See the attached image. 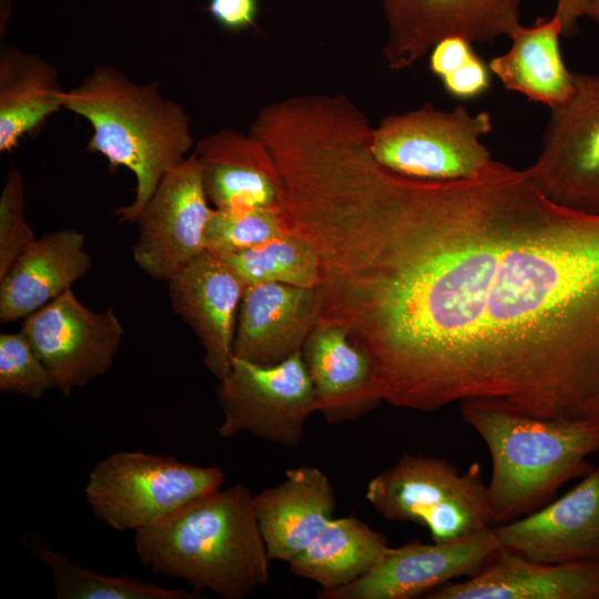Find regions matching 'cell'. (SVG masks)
<instances>
[{"label": "cell", "mask_w": 599, "mask_h": 599, "mask_svg": "<svg viewBox=\"0 0 599 599\" xmlns=\"http://www.w3.org/2000/svg\"><path fill=\"white\" fill-rule=\"evenodd\" d=\"M493 527L460 539L390 547L378 565L356 581L321 599H413L459 577L478 572L500 549Z\"/></svg>", "instance_id": "cell-13"}, {"label": "cell", "mask_w": 599, "mask_h": 599, "mask_svg": "<svg viewBox=\"0 0 599 599\" xmlns=\"http://www.w3.org/2000/svg\"><path fill=\"white\" fill-rule=\"evenodd\" d=\"M213 210L193 152L165 174L134 222L138 237L132 252L138 267L152 280L167 282L204 251Z\"/></svg>", "instance_id": "cell-11"}, {"label": "cell", "mask_w": 599, "mask_h": 599, "mask_svg": "<svg viewBox=\"0 0 599 599\" xmlns=\"http://www.w3.org/2000/svg\"><path fill=\"white\" fill-rule=\"evenodd\" d=\"M427 599H599V562L546 564L500 548L475 575Z\"/></svg>", "instance_id": "cell-17"}, {"label": "cell", "mask_w": 599, "mask_h": 599, "mask_svg": "<svg viewBox=\"0 0 599 599\" xmlns=\"http://www.w3.org/2000/svg\"><path fill=\"white\" fill-rule=\"evenodd\" d=\"M215 255L244 285L282 283L314 288L317 282L316 254L304 238L292 231L250 248Z\"/></svg>", "instance_id": "cell-26"}, {"label": "cell", "mask_w": 599, "mask_h": 599, "mask_svg": "<svg viewBox=\"0 0 599 599\" xmlns=\"http://www.w3.org/2000/svg\"><path fill=\"white\" fill-rule=\"evenodd\" d=\"M252 497L243 484L220 488L134 531L140 561L222 599H241L266 586L271 558Z\"/></svg>", "instance_id": "cell-2"}, {"label": "cell", "mask_w": 599, "mask_h": 599, "mask_svg": "<svg viewBox=\"0 0 599 599\" xmlns=\"http://www.w3.org/2000/svg\"><path fill=\"white\" fill-rule=\"evenodd\" d=\"M172 312L194 332L204 365L217 379L232 366L244 283L217 255L202 251L167 281Z\"/></svg>", "instance_id": "cell-15"}, {"label": "cell", "mask_w": 599, "mask_h": 599, "mask_svg": "<svg viewBox=\"0 0 599 599\" xmlns=\"http://www.w3.org/2000/svg\"><path fill=\"white\" fill-rule=\"evenodd\" d=\"M491 129L487 111L471 114L461 104L444 111L427 103L382 120L373 128L370 151L378 163L402 175L473 179L502 165L481 142Z\"/></svg>", "instance_id": "cell-7"}, {"label": "cell", "mask_w": 599, "mask_h": 599, "mask_svg": "<svg viewBox=\"0 0 599 599\" xmlns=\"http://www.w3.org/2000/svg\"><path fill=\"white\" fill-rule=\"evenodd\" d=\"M26 550L47 567L58 599H199L200 592L161 587L130 576H109L87 569L48 547L35 532L23 539Z\"/></svg>", "instance_id": "cell-25"}, {"label": "cell", "mask_w": 599, "mask_h": 599, "mask_svg": "<svg viewBox=\"0 0 599 599\" xmlns=\"http://www.w3.org/2000/svg\"><path fill=\"white\" fill-rule=\"evenodd\" d=\"M281 205L213 210L204 231V250L214 254L250 248L290 233Z\"/></svg>", "instance_id": "cell-27"}, {"label": "cell", "mask_w": 599, "mask_h": 599, "mask_svg": "<svg viewBox=\"0 0 599 599\" xmlns=\"http://www.w3.org/2000/svg\"><path fill=\"white\" fill-rule=\"evenodd\" d=\"M586 17L599 24V0L592 1Z\"/></svg>", "instance_id": "cell-34"}, {"label": "cell", "mask_w": 599, "mask_h": 599, "mask_svg": "<svg viewBox=\"0 0 599 599\" xmlns=\"http://www.w3.org/2000/svg\"><path fill=\"white\" fill-rule=\"evenodd\" d=\"M63 108L92 128L87 150L111 166L129 169L135 195L115 210L120 222L134 223L161 180L182 163L193 146L191 118L156 82L139 83L113 65L95 67L65 91Z\"/></svg>", "instance_id": "cell-3"}, {"label": "cell", "mask_w": 599, "mask_h": 599, "mask_svg": "<svg viewBox=\"0 0 599 599\" xmlns=\"http://www.w3.org/2000/svg\"><path fill=\"white\" fill-rule=\"evenodd\" d=\"M593 0H556L554 17L562 30V37L572 38L578 32L579 21L587 16Z\"/></svg>", "instance_id": "cell-33"}, {"label": "cell", "mask_w": 599, "mask_h": 599, "mask_svg": "<svg viewBox=\"0 0 599 599\" xmlns=\"http://www.w3.org/2000/svg\"><path fill=\"white\" fill-rule=\"evenodd\" d=\"M314 288L247 284L240 302L233 356L268 366L302 352L315 326Z\"/></svg>", "instance_id": "cell-16"}, {"label": "cell", "mask_w": 599, "mask_h": 599, "mask_svg": "<svg viewBox=\"0 0 599 599\" xmlns=\"http://www.w3.org/2000/svg\"><path fill=\"white\" fill-rule=\"evenodd\" d=\"M524 0H383L388 67L406 69L441 39L471 43L508 37L519 27Z\"/></svg>", "instance_id": "cell-12"}, {"label": "cell", "mask_w": 599, "mask_h": 599, "mask_svg": "<svg viewBox=\"0 0 599 599\" xmlns=\"http://www.w3.org/2000/svg\"><path fill=\"white\" fill-rule=\"evenodd\" d=\"M207 12L229 31H242L254 26L258 14L257 0H209Z\"/></svg>", "instance_id": "cell-31"}, {"label": "cell", "mask_w": 599, "mask_h": 599, "mask_svg": "<svg viewBox=\"0 0 599 599\" xmlns=\"http://www.w3.org/2000/svg\"><path fill=\"white\" fill-rule=\"evenodd\" d=\"M85 235L62 229L37 237L0 278V322L24 319L92 267Z\"/></svg>", "instance_id": "cell-21"}, {"label": "cell", "mask_w": 599, "mask_h": 599, "mask_svg": "<svg viewBox=\"0 0 599 599\" xmlns=\"http://www.w3.org/2000/svg\"><path fill=\"white\" fill-rule=\"evenodd\" d=\"M24 203L23 175L18 169L11 167L0 195V278L37 238L27 222Z\"/></svg>", "instance_id": "cell-29"}, {"label": "cell", "mask_w": 599, "mask_h": 599, "mask_svg": "<svg viewBox=\"0 0 599 599\" xmlns=\"http://www.w3.org/2000/svg\"><path fill=\"white\" fill-rule=\"evenodd\" d=\"M459 406L490 454L487 490L494 525L537 510L567 481L592 469L587 458L599 451L597 424L540 418L489 399Z\"/></svg>", "instance_id": "cell-4"}, {"label": "cell", "mask_w": 599, "mask_h": 599, "mask_svg": "<svg viewBox=\"0 0 599 599\" xmlns=\"http://www.w3.org/2000/svg\"><path fill=\"white\" fill-rule=\"evenodd\" d=\"M390 547L387 538L356 517L334 518L288 565L292 575L319 590L347 586L374 569Z\"/></svg>", "instance_id": "cell-24"}, {"label": "cell", "mask_w": 599, "mask_h": 599, "mask_svg": "<svg viewBox=\"0 0 599 599\" xmlns=\"http://www.w3.org/2000/svg\"><path fill=\"white\" fill-rule=\"evenodd\" d=\"M21 332L64 397L111 368L124 336L113 307L94 312L72 288L26 317Z\"/></svg>", "instance_id": "cell-10"}, {"label": "cell", "mask_w": 599, "mask_h": 599, "mask_svg": "<svg viewBox=\"0 0 599 599\" xmlns=\"http://www.w3.org/2000/svg\"><path fill=\"white\" fill-rule=\"evenodd\" d=\"M365 498L386 520L426 527L436 542L493 527L479 463L459 471L446 459L403 453L368 481Z\"/></svg>", "instance_id": "cell-5"}, {"label": "cell", "mask_w": 599, "mask_h": 599, "mask_svg": "<svg viewBox=\"0 0 599 599\" xmlns=\"http://www.w3.org/2000/svg\"><path fill=\"white\" fill-rule=\"evenodd\" d=\"M525 171L554 202L599 214V74L575 73L572 95L550 109L541 150Z\"/></svg>", "instance_id": "cell-9"}, {"label": "cell", "mask_w": 599, "mask_h": 599, "mask_svg": "<svg viewBox=\"0 0 599 599\" xmlns=\"http://www.w3.org/2000/svg\"><path fill=\"white\" fill-rule=\"evenodd\" d=\"M493 529L501 548L535 561L599 562V467L546 507Z\"/></svg>", "instance_id": "cell-14"}, {"label": "cell", "mask_w": 599, "mask_h": 599, "mask_svg": "<svg viewBox=\"0 0 599 599\" xmlns=\"http://www.w3.org/2000/svg\"><path fill=\"white\" fill-rule=\"evenodd\" d=\"M316 412L327 423L362 418L382 402L373 364L337 327L315 326L302 348Z\"/></svg>", "instance_id": "cell-19"}, {"label": "cell", "mask_w": 599, "mask_h": 599, "mask_svg": "<svg viewBox=\"0 0 599 599\" xmlns=\"http://www.w3.org/2000/svg\"><path fill=\"white\" fill-rule=\"evenodd\" d=\"M475 54L471 42L450 35L438 41L429 53V69L439 79L453 72Z\"/></svg>", "instance_id": "cell-32"}, {"label": "cell", "mask_w": 599, "mask_h": 599, "mask_svg": "<svg viewBox=\"0 0 599 599\" xmlns=\"http://www.w3.org/2000/svg\"><path fill=\"white\" fill-rule=\"evenodd\" d=\"M224 471L174 456L116 451L95 464L84 494L94 516L114 530L149 527L219 490Z\"/></svg>", "instance_id": "cell-6"}, {"label": "cell", "mask_w": 599, "mask_h": 599, "mask_svg": "<svg viewBox=\"0 0 599 599\" xmlns=\"http://www.w3.org/2000/svg\"><path fill=\"white\" fill-rule=\"evenodd\" d=\"M491 74L488 63L475 53L440 81L445 91L451 97L458 100H471L489 90Z\"/></svg>", "instance_id": "cell-30"}, {"label": "cell", "mask_w": 599, "mask_h": 599, "mask_svg": "<svg viewBox=\"0 0 599 599\" xmlns=\"http://www.w3.org/2000/svg\"><path fill=\"white\" fill-rule=\"evenodd\" d=\"M217 382L223 412V422L216 427L219 437L248 433L280 446L302 444L306 422L316 412L302 352L268 366L233 356L231 370Z\"/></svg>", "instance_id": "cell-8"}, {"label": "cell", "mask_w": 599, "mask_h": 599, "mask_svg": "<svg viewBox=\"0 0 599 599\" xmlns=\"http://www.w3.org/2000/svg\"><path fill=\"white\" fill-rule=\"evenodd\" d=\"M64 93L51 62L16 45H2L0 152L13 150L23 136L41 129L52 114L64 109Z\"/></svg>", "instance_id": "cell-23"}, {"label": "cell", "mask_w": 599, "mask_h": 599, "mask_svg": "<svg viewBox=\"0 0 599 599\" xmlns=\"http://www.w3.org/2000/svg\"><path fill=\"white\" fill-rule=\"evenodd\" d=\"M209 202L216 210L281 205L277 170L267 150L250 134L220 130L200 140L194 151Z\"/></svg>", "instance_id": "cell-20"}, {"label": "cell", "mask_w": 599, "mask_h": 599, "mask_svg": "<svg viewBox=\"0 0 599 599\" xmlns=\"http://www.w3.org/2000/svg\"><path fill=\"white\" fill-rule=\"evenodd\" d=\"M561 35V24L554 16L520 24L509 35L508 51L490 59L489 69L507 90L549 109L560 106L575 90V72L564 62Z\"/></svg>", "instance_id": "cell-22"}, {"label": "cell", "mask_w": 599, "mask_h": 599, "mask_svg": "<svg viewBox=\"0 0 599 599\" xmlns=\"http://www.w3.org/2000/svg\"><path fill=\"white\" fill-rule=\"evenodd\" d=\"M54 388L53 378L27 336L0 334V392L38 399Z\"/></svg>", "instance_id": "cell-28"}, {"label": "cell", "mask_w": 599, "mask_h": 599, "mask_svg": "<svg viewBox=\"0 0 599 599\" xmlns=\"http://www.w3.org/2000/svg\"><path fill=\"white\" fill-rule=\"evenodd\" d=\"M271 560L290 562L335 518L336 495L318 467L285 470L284 479L252 497Z\"/></svg>", "instance_id": "cell-18"}, {"label": "cell", "mask_w": 599, "mask_h": 599, "mask_svg": "<svg viewBox=\"0 0 599 599\" xmlns=\"http://www.w3.org/2000/svg\"><path fill=\"white\" fill-rule=\"evenodd\" d=\"M318 294L392 406L489 399L599 425V214L554 202L525 170L369 166L327 222Z\"/></svg>", "instance_id": "cell-1"}]
</instances>
